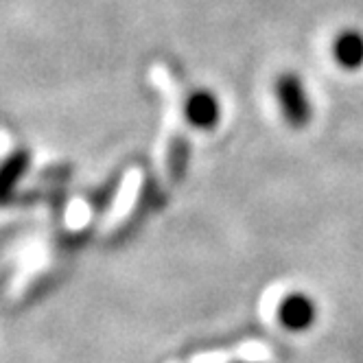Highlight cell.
Masks as SVG:
<instances>
[{"instance_id": "277c9868", "label": "cell", "mask_w": 363, "mask_h": 363, "mask_svg": "<svg viewBox=\"0 0 363 363\" xmlns=\"http://www.w3.org/2000/svg\"><path fill=\"white\" fill-rule=\"evenodd\" d=\"M335 60L344 68H359L363 64V35L359 31H344L335 40Z\"/></svg>"}, {"instance_id": "3957f363", "label": "cell", "mask_w": 363, "mask_h": 363, "mask_svg": "<svg viewBox=\"0 0 363 363\" xmlns=\"http://www.w3.org/2000/svg\"><path fill=\"white\" fill-rule=\"evenodd\" d=\"M186 121L199 129H211L219 121V101L213 96V92H193L186 101Z\"/></svg>"}, {"instance_id": "7a4b0ae2", "label": "cell", "mask_w": 363, "mask_h": 363, "mask_svg": "<svg viewBox=\"0 0 363 363\" xmlns=\"http://www.w3.org/2000/svg\"><path fill=\"white\" fill-rule=\"evenodd\" d=\"M278 320L289 330H304L315 320V304L304 294H291L280 302Z\"/></svg>"}, {"instance_id": "5b68a950", "label": "cell", "mask_w": 363, "mask_h": 363, "mask_svg": "<svg viewBox=\"0 0 363 363\" xmlns=\"http://www.w3.org/2000/svg\"><path fill=\"white\" fill-rule=\"evenodd\" d=\"M29 151H16L13 155H9L7 162L3 164V173H0V182H3V197L7 199L11 195V191L16 189L18 179L27 173L29 169Z\"/></svg>"}, {"instance_id": "6da1fadb", "label": "cell", "mask_w": 363, "mask_h": 363, "mask_svg": "<svg viewBox=\"0 0 363 363\" xmlns=\"http://www.w3.org/2000/svg\"><path fill=\"white\" fill-rule=\"evenodd\" d=\"M276 96L282 106V114L294 127H302L311 118V106L302 82L296 74H282L276 82Z\"/></svg>"}]
</instances>
